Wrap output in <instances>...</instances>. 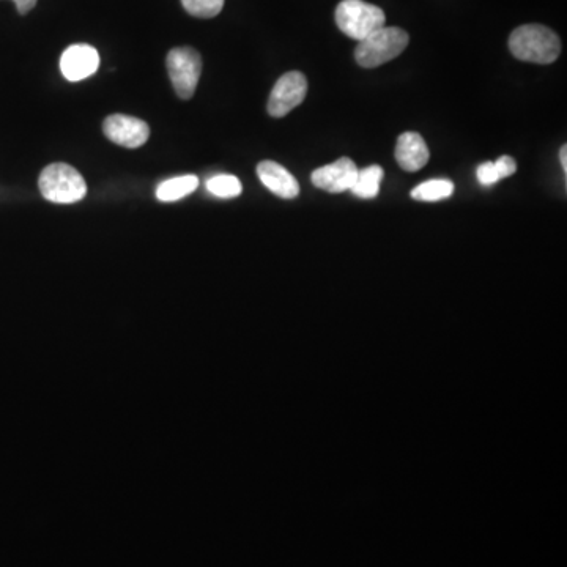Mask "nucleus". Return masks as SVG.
<instances>
[{
	"mask_svg": "<svg viewBox=\"0 0 567 567\" xmlns=\"http://www.w3.org/2000/svg\"><path fill=\"white\" fill-rule=\"evenodd\" d=\"M495 167H497L498 174H500V178H508L511 175L516 174L517 171V164L514 158L511 156H501L495 161Z\"/></svg>",
	"mask_w": 567,
	"mask_h": 567,
	"instance_id": "18",
	"label": "nucleus"
},
{
	"mask_svg": "<svg viewBox=\"0 0 567 567\" xmlns=\"http://www.w3.org/2000/svg\"><path fill=\"white\" fill-rule=\"evenodd\" d=\"M407 32L399 27H382L374 34L358 41L355 49V59L363 68H377L383 63L391 62L408 46Z\"/></svg>",
	"mask_w": 567,
	"mask_h": 567,
	"instance_id": "3",
	"label": "nucleus"
},
{
	"mask_svg": "<svg viewBox=\"0 0 567 567\" xmlns=\"http://www.w3.org/2000/svg\"><path fill=\"white\" fill-rule=\"evenodd\" d=\"M41 196L54 204H75L87 194L86 180L75 167L65 163L49 164L38 178Z\"/></svg>",
	"mask_w": 567,
	"mask_h": 567,
	"instance_id": "2",
	"label": "nucleus"
},
{
	"mask_svg": "<svg viewBox=\"0 0 567 567\" xmlns=\"http://www.w3.org/2000/svg\"><path fill=\"white\" fill-rule=\"evenodd\" d=\"M197 186H199V178L196 175H182L161 183L156 188V197L160 202L180 201L183 197L193 194Z\"/></svg>",
	"mask_w": 567,
	"mask_h": 567,
	"instance_id": "12",
	"label": "nucleus"
},
{
	"mask_svg": "<svg viewBox=\"0 0 567 567\" xmlns=\"http://www.w3.org/2000/svg\"><path fill=\"white\" fill-rule=\"evenodd\" d=\"M454 183L446 178L440 180H429L421 183L412 191V197L419 202H437L453 196Z\"/></svg>",
	"mask_w": 567,
	"mask_h": 567,
	"instance_id": "14",
	"label": "nucleus"
},
{
	"mask_svg": "<svg viewBox=\"0 0 567 567\" xmlns=\"http://www.w3.org/2000/svg\"><path fill=\"white\" fill-rule=\"evenodd\" d=\"M383 175L385 174L380 166L374 164V166L364 167L356 174L355 183L350 191L361 199H375L380 193Z\"/></svg>",
	"mask_w": 567,
	"mask_h": 567,
	"instance_id": "13",
	"label": "nucleus"
},
{
	"mask_svg": "<svg viewBox=\"0 0 567 567\" xmlns=\"http://www.w3.org/2000/svg\"><path fill=\"white\" fill-rule=\"evenodd\" d=\"M183 7L189 15L196 18H215L224 7V0H182Z\"/></svg>",
	"mask_w": 567,
	"mask_h": 567,
	"instance_id": "16",
	"label": "nucleus"
},
{
	"mask_svg": "<svg viewBox=\"0 0 567 567\" xmlns=\"http://www.w3.org/2000/svg\"><path fill=\"white\" fill-rule=\"evenodd\" d=\"M308 93V81L300 71H289L281 76L268 98V114L276 119L286 117L303 103Z\"/></svg>",
	"mask_w": 567,
	"mask_h": 567,
	"instance_id": "6",
	"label": "nucleus"
},
{
	"mask_svg": "<svg viewBox=\"0 0 567 567\" xmlns=\"http://www.w3.org/2000/svg\"><path fill=\"white\" fill-rule=\"evenodd\" d=\"M207 189L213 196L221 199H234L240 196L243 186L235 175L221 174L208 180Z\"/></svg>",
	"mask_w": 567,
	"mask_h": 567,
	"instance_id": "15",
	"label": "nucleus"
},
{
	"mask_svg": "<svg viewBox=\"0 0 567 567\" xmlns=\"http://www.w3.org/2000/svg\"><path fill=\"white\" fill-rule=\"evenodd\" d=\"M356 174H358V167L350 158L344 156L341 160L312 172L311 180L315 188L338 194L352 189Z\"/></svg>",
	"mask_w": 567,
	"mask_h": 567,
	"instance_id": "9",
	"label": "nucleus"
},
{
	"mask_svg": "<svg viewBox=\"0 0 567 567\" xmlns=\"http://www.w3.org/2000/svg\"><path fill=\"white\" fill-rule=\"evenodd\" d=\"M386 16L382 8L363 0H342L336 8V24L342 34L361 41L375 30L385 27Z\"/></svg>",
	"mask_w": 567,
	"mask_h": 567,
	"instance_id": "4",
	"label": "nucleus"
},
{
	"mask_svg": "<svg viewBox=\"0 0 567 567\" xmlns=\"http://www.w3.org/2000/svg\"><path fill=\"white\" fill-rule=\"evenodd\" d=\"M509 49L523 62L549 65L561 54L560 37L541 24H525L517 27L509 37Z\"/></svg>",
	"mask_w": 567,
	"mask_h": 567,
	"instance_id": "1",
	"label": "nucleus"
},
{
	"mask_svg": "<svg viewBox=\"0 0 567 567\" xmlns=\"http://www.w3.org/2000/svg\"><path fill=\"white\" fill-rule=\"evenodd\" d=\"M100 54L90 45H73L60 57V70L70 82L84 81L97 73Z\"/></svg>",
	"mask_w": 567,
	"mask_h": 567,
	"instance_id": "8",
	"label": "nucleus"
},
{
	"mask_svg": "<svg viewBox=\"0 0 567 567\" xmlns=\"http://www.w3.org/2000/svg\"><path fill=\"white\" fill-rule=\"evenodd\" d=\"M166 65L177 97L193 98L202 75L201 54L188 46L175 48L167 54Z\"/></svg>",
	"mask_w": 567,
	"mask_h": 567,
	"instance_id": "5",
	"label": "nucleus"
},
{
	"mask_svg": "<svg viewBox=\"0 0 567 567\" xmlns=\"http://www.w3.org/2000/svg\"><path fill=\"white\" fill-rule=\"evenodd\" d=\"M476 175H478L479 183L484 186L495 185V183L500 182L501 180L497 167H495V163H492V161L482 163L481 166L478 167Z\"/></svg>",
	"mask_w": 567,
	"mask_h": 567,
	"instance_id": "17",
	"label": "nucleus"
},
{
	"mask_svg": "<svg viewBox=\"0 0 567 567\" xmlns=\"http://www.w3.org/2000/svg\"><path fill=\"white\" fill-rule=\"evenodd\" d=\"M103 131L109 141L125 149H139L150 136L149 125L144 120L122 114L109 115L104 120Z\"/></svg>",
	"mask_w": 567,
	"mask_h": 567,
	"instance_id": "7",
	"label": "nucleus"
},
{
	"mask_svg": "<svg viewBox=\"0 0 567 567\" xmlns=\"http://www.w3.org/2000/svg\"><path fill=\"white\" fill-rule=\"evenodd\" d=\"M21 15H27L37 5V0H13Z\"/></svg>",
	"mask_w": 567,
	"mask_h": 567,
	"instance_id": "19",
	"label": "nucleus"
},
{
	"mask_svg": "<svg viewBox=\"0 0 567 567\" xmlns=\"http://www.w3.org/2000/svg\"><path fill=\"white\" fill-rule=\"evenodd\" d=\"M429 158V149L421 134L408 131L397 139L396 160L404 171H421L429 163Z\"/></svg>",
	"mask_w": 567,
	"mask_h": 567,
	"instance_id": "11",
	"label": "nucleus"
},
{
	"mask_svg": "<svg viewBox=\"0 0 567 567\" xmlns=\"http://www.w3.org/2000/svg\"><path fill=\"white\" fill-rule=\"evenodd\" d=\"M257 175L265 188L281 199H295L300 194V185L286 167L275 161H262L257 166Z\"/></svg>",
	"mask_w": 567,
	"mask_h": 567,
	"instance_id": "10",
	"label": "nucleus"
},
{
	"mask_svg": "<svg viewBox=\"0 0 567 567\" xmlns=\"http://www.w3.org/2000/svg\"><path fill=\"white\" fill-rule=\"evenodd\" d=\"M567 147L563 145V149L560 150V160L561 166H563L564 172H567Z\"/></svg>",
	"mask_w": 567,
	"mask_h": 567,
	"instance_id": "20",
	"label": "nucleus"
}]
</instances>
